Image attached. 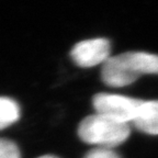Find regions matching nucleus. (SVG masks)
Returning a JSON list of instances; mask_svg holds the SVG:
<instances>
[{"mask_svg":"<svg viewBox=\"0 0 158 158\" xmlns=\"http://www.w3.org/2000/svg\"><path fill=\"white\" fill-rule=\"evenodd\" d=\"M158 74V55L146 52H126L110 56L102 64L101 77L110 87H125L142 75Z\"/></svg>","mask_w":158,"mask_h":158,"instance_id":"1","label":"nucleus"},{"mask_svg":"<svg viewBox=\"0 0 158 158\" xmlns=\"http://www.w3.org/2000/svg\"><path fill=\"white\" fill-rule=\"evenodd\" d=\"M130 125L115 121L101 114L85 118L78 127V136L85 143L97 147L110 148L121 145L130 136Z\"/></svg>","mask_w":158,"mask_h":158,"instance_id":"2","label":"nucleus"},{"mask_svg":"<svg viewBox=\"0 0 158 158\" xmlns=\"http://www.w3.org/2000/svg\"><path fill=\"white\" fill-rule=\"evenodd\" d=\"M143 103L141 99L114 94H97L92 99L96 113L122 123H132Z\"/></svg>","mask_w":158,"mask_h":158,"instance_id":"3","label":"nucleus"},{"mask_svg":"<svg viewBox=\"0 0 158 158\" xmlns=\"http://www.w3.org/2000/svg\"><path fill=\"white\" fill-rule=\"evenodd\" d=\"M111 45L106 39L85 40L73 47L70 56L80 67H92L104 63L110 58Z\"/></svg>","mask_w":158,"mask_h":158,"instance_id":"4","label":"nucleus"},{"mask_svg":"<svg viewBox=\"0 0 158 158\" xmlns=\"http://www.w3.org/2000/svg\"><path fill=\"white\" fill-rule=\"evenodd\" d=\"M132 123L138 131L149 135H158V100H143Z\"/></svg>","mask_w":158,"mask_h":158,"instance_id":"5","label":"nucleus"},{"mask_svg":"<svg viewBox=\"0 0 158 158\" xmlns=\"http://www.w3.org/2000/svg\"><path fill=\"white\" fill-rule=\"evenodd\" d=\"M20 118L19 104L7 97H0V130L8 127Z\"/></svg>","mask_w":158,"mask_h":158,"instance_id":"6","label":"nucleus"},{"mask_svg":"<svg viewBox=\"0 0 158 158\" xmlns=\"http://www.w3.org/2000/svg\"><path fill=\"white\" fill-rule=\"evenodd\" d=\"M0 158H21L17 144L7 138H0Z\"/></svg>","mask_w":158,"mask_h":158,"instance_id":"7","label":"nucleus"},{"mask_svg":"<svg viewBox=\"0 0 158 158\" xmlns=\"http://www.w3.org/2000/svg\"><path fill=\"white\" fill-rule=\"evenodd\" d=\"M84 158H120V156L110 148L96 147L89 151Z\"/></svg>","mask_w":158,"mask_h":158,"instance_id":"8","label":"nucleus"},{"mask_svg":"<svg viewBox=\"0 0 158 158\" xmlns=\"http://www.w3.org/2000/svg\"><path fill=\"white\" fill-rule=\"evenodd\" d=\"M39 158H57V157H55V156H51V155H46V156H41V157H39Z\"/></svg>","mask_w":158,"mask_h":158,"instance_id":"9","label":"nucleus"}]
</instances>
